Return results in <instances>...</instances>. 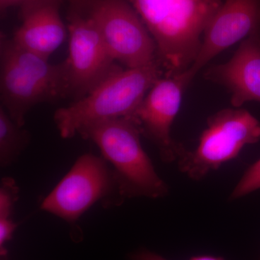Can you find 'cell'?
I'll return each instance as SVG.
<instances>
[{
  "instance_id": "cell-6",
  "label": "cell",
  "mask_w": 260,
  "mask_h": 260,
  "mask_svg": "<svg viewBox=\"0 0 260 260\" xmlns=\"http://www.w3.org/2000/svg\"><path fill=\"white\" fill-rule=\"evenodd\" d=\"M107 162L93 154L81 155L44 200L41 209L74 223L95 203L110 207L124 203L115 172Z\"/></svg>"
},
{
  "instance_id": "cell-14",
  "label": "cell",
  "mask_w": 260,
  "mask_h": 260,
  "mask_svg": "<svg viewBox=\"0 0 260 260\" xmlns=\"http://www.w3.org/2000/svg\"><path fill=\"white\" fill-rule=\"evenodd\" d=\"M260 189V158L246 169L229 195V201L244 198Z\"/></svg>"
},
{
  "instance_id": "cell-3",
  "label": "cell",
  "mask_w": 260,
  "mask_h": 260,
  "mask_svg": "<svg viewBox=\"0 0 260 260\" xmlns=\"http://www.w3.org/2000/svg\"><path fill=\"white\" fill-rule=\"evenodd\" d=\"M162 75L158 60L140 68L119 70L85 96L56 111L54 119L59 134L63 138H73L98 123L131 119Z\"/></svg>"
},
{
  "instance_id": "cell-10",
  "label": "cell",
  "mask_w": 260,
  "mask_h": 260,
  "mask_svg": "<svg viewBox=\"0 0 260 260\" xmlns=\"http://www.w3.org/2000/svg\"><path fill=\"white\" fill-rule=\"evenodd\" d=\"M260 30V0H225L210 20L190 68L184 72L190 83L215 56Z\"/></svg>"
},
{
  "instance_id": "cell-17",
  "label": "cell",
  "mask_w": 260,
  "mask_h": 260,
  "mask_svg": "<svg viewBox=\"0 0 260 260\" xmlns=\"http://www.w3.org/2000/svg\"><path fill=\"white\" fill-rule=\"evenodd\" d=\"M129 260H168L156 253L148 249H141L131 253Z\"/></svg>"
},
{
  "instance_id": "cell-8",
  "label": "cell",
  "mask_w": 260,
  "mask_h": 260,
  "mask_svg": "<svg viewBox=\"0 0 260 260\" xmlns=\"http://www.w3.org/2000/svg\"><path fill=\"white\" fill-rule=\"evenodd\" d=\"M68 20L69 56L64 62L70 96L76 101L121 68L116 64L90 15L72 12Z\"/></svg>"
},
{
  "instance_id": "cell-1",
  "label": "cell",
  "mask_w": 260,
  "mask_h": 260,
  "mask_svg": "<svg viewBox=\"0 0 260 260\" xmlns=\"http://www.w3.org/2000/svg\"><path fill=\"white\" fill-rule=\"evenodd\" d=\"M155 43L166 76L184 73L193 64L202 36L222 0H129Z\"/></svg>"
},
{
  "instance_id": "cell-18",
  "label": "cell",
  "mask_w": 260,
  "mask_h": 260,
  "mask_svg": "<svg viewBox=\"0 0 260 260\" xmlns=\"http://www.w3.org/2000/svg\"><path fill=\"white\" fill-rule=\"evenodd\" d=\"M189 260H224L220 257L209 255H202L193 256Z\"/></svg>"
},
{
  "instance_id": "cell-4",
  "label": "cell",
  "mask_w": 260,
  "mask_h": 260,
  "mask_svg": "<svg viewBox=\"0 0 260 260\" xmlns=\"http://www.w3.org/2000/svg\"><path fill=\"white\" fill-rule=\"evenodd\" d=\"M100 150L113 167L124 199H159L169 192L141 142L139 128L129 119H112L85 128L79 133Z\"/></svg>"
},
{
  "instance_id": "cell-16",
  "label": "cell",
  "mask_w": 260,
  "mask_h": 260,
  "mask_svg": "<svg viewBox=\"0 0 260 260\" xmlns=\"http://www.w3.org/2000/svg\"><path fill=\"white\" fill-rule=\"evenodd\" d=\"M69 1L72 4L78 7L86 6L90 4L93 0H0V8L2 11H5L8 8L14 6H24V5L34 4V3H42V2H58Z\"/></svg>"
},
{
  "instance_id": "cell-7",
  "label": "cell",
  "mask_w": 260,
  "mask_h": 260,
  "mask_svg": "<svg viewBox=\"0 0 260 260\" xmlns=\"http://www.w3.org/2000/svg\"><path fill=\"white\" fill-rule=\"evenodd\" d=\"M89 15L116 61L137 68L157 60L153 38L126 0H93Z\"/></svg>"
},
{
  "instance_id": "cell-15",
  "label": "cell",
  "mask_w": 260,
  "mask_h": 260,
  "mask_svg": "<svg viewBox=\"0 0 260 260\" xmlns=\"http://www.w3.org/2000/svg\"><path fill=\"white\" fill-rule=\"evenodd\" d=\"M19 189L14 179L4 178L0 187V220L11 218L15 203L18 198Z\"/></svg>"
},
{
  "instance_id": "cell-13",
  "label": "cell",
  "mask_w": 260,
  "mask_h": 260,
  "mask_svg": "<svg viewBox=\"0 0 260 260\" xmlns=\"http://www.w3.org/2000/svg\"><path fill=\"white\" fill-rule=\"evenodd\" d=\"M30 141V134L18 126L0 107V164L6 167L15 162Z\"/></svg>"
},
{
  "instance_id": "cell-5",
  "label": "cell",
  "mask_w": 260,
  "mask_h": 260,
  "mask_svg": "<svg viewBox=\"0 0 260 260\" xmlns=\"http://www.w3.org/2000/svg\"><path fill=\"white\" fill-rule=\"evenodd\" d=\"M260 140V121L244 109H225L210 116L193 150L178 160L179 171L193 181L237 158L242 149Z\"/></svg>"
},
{
  "instance_id": "cell-12",
  "label": "cell",
  "mask_w": 260,
  "mask_h": 260,
  "mask_svg": "<svg viewBox=\"0 0 260 260\" xmlns=\"http://www.w3.org/2000/svg\"><path fill=\"white\" fill-rule=\"evenodd\" d=\"M58 2H42L22 6L21 25L12 40L25 50L49 59L67 35Z\"/></svg>"
},
{
  "instance_id": "cell-11",
  "label": "cell",
  "mask_w": 260,
  "mask_h": 260,
  "mask_svg": "<svg viewBox=\"0 0 260 260\" xmlns=\"http://www.w3.org/2000/svg\"><path fill=\"white\" fill-rule=\"evenodd\" d=\"M205 78L229 90L234 108L260 103V30L242 41L230 60L210 67Z\"/></svg>"
},
{
  "instance_id": "cell-9",
  "label": "cell",
  "mask_w": 260,
  "mask_h": 260,
  "mask_svg": "<svg viewBox=\"0 0 260 260\" xmlns=\"http://www.w3.org/2000/svg\"><path fill=\"white\" fill-rule=\"evenodd\" d=\"M189 83L184 73L160 78L154 84L132 116L141 135L158 148L162 161L177 162L186 153L173 139L171 130L181 107L183 92Z\"/></svg>"
},
{
  "instance_id": "cell-2",
  "label": "cell",
  "mask_w": 260,
  "mask_h": 260,
  "mask_svg": "<svg viewBox=\"0 0 260 260\" xmlns=\"http://www.w3.org/2000/svg\"><path fill=\"white\" fill-rule=\"evenodd\" d=\"M0 54L1 106L18 126H24L27 114L37 104L70 96L64 61L51 64L3 37Z\"/></svg>"
}]
</instances>
